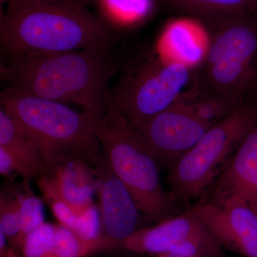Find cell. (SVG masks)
Masks as SVG:
<instances>
[{
    "label": "cell",
    "instance_id": "30bf717a",
    "mask_svg": "<svg viewBox=\"0 0 257 257\" xmlns=\"http://www.w3.org/2000/svg\"><path fill=\"white\" fill-rule=\"evenodd\" d=\"M98 183L101 236L112 243L114 248L121 244L137 231L140 211L128 191L102 153L93 169Z\"/></svg>",
    "mask_w": 257,
    "mask_h": 257
},
{
    "label": "cell",
    "instance_id": "9c48e42d",
    "mask_svg": "<svg viewBox=\"0 0 257 257\" xmlns=\"http://www.w3.org/2000/svg\"><path fill=\"white\" fill-rule=\"evenodd\" d=\"M221 246L243 257H257V213L239 199L199 204L189 211Z\"/></svg>",
    "mask_w": 257,
    "mask_h": 257
},
{
    "label": "cell",
    "instance_id": "9a60e30c",
    "mask_svg": "<svg viewBox=\"0 0 257 257\" xmlns=\"http://www.w3.org/2000/svg\"><path fill=\"white\" fill-rule=\"evenodd\" d=\"M171 6L196 20L229 13H257V0H170Z\"/></svg>",
    "mask_w": 257,
    "mask_h": 257
},
{
    "label": "cell",
    "instance_id": "2e32d148",
    "mask_svg": "<svg viewBox=\"0 0 257 257\" xmlns=\"http://www.w3.org/2000/svg\"><path fill=\"white\" fill-rule=\"evenodd\" d=\"M114 248L102 236L83 239L62 225L55 226L53 250L59 257H87L93 253Z\"/></svg>",
    "mask_w": 257,
    "mask_h": 257
},
{
    "label": "cell",
    "instance_id": "4fadbf2b",
    "mask_svg": "<svg viewBox=\"0 0 257 257\" xmlns=\"http://www.w3.org/2000/svg\"><path fill=\"white\" fill-rule=\"evenodd\" d=\"M84 166L64 165L53 170L50 175L37 181L40 189L50 203L60 201L79 215L93 205L92 188L86 182L83 172Z\"/></svg>",
    "mask_w": 257,
    "mask_h": 257
},
{
    "label": "cell",
    "instance_id": "44dd1931",
    "mask_svg": "<svg viewBox=\"0 0 257 257\" xmlns=\"http://www.w3.org/2000/svg\"><path fill=\"white\" fill-rule=\"evenodd\" d=\"M72 232L83 239L92 240L101 236L99 211L94 205L77 216Z\"/></svg>",
    "mask_w": 257,
    "mask_h": 257
},
{
    "label": "cell",
    "instance_id": "5b68a950",
    "mask_svg": "<svg viewBox=\"0 0 257 257\" xmlns=\"http://www.w3.org/2000/svg\"><path fill=\"white\" fill-rule=\"evenodd\" d=\"M97 138L103 155L140 212L152 220L168 219L172 202L161 182L160 163L133 126L108 107L99 119Z\"/></svg>",
    "mask_w": 257,
    "mask_h": 257
},
{
    "label": "cell",
    "instance_id": "8fae6325",
    "mask_svg": "<svg viewBox=\"0 0 257 257\" xmlns=\"http://www.w3.org/2000/svg\"><path fill=\"white\" fill-rule=\"evenodd\" d=\"M213 198L214 203L239 199L257 213V122L218 177Z\"/></svg>",
    "mask_w": 257,
    "mask_h": 257
},
{
    "label": "cell",
    "instance_id": "ac0fdd59",
    "mask_svg": "<svg viewBox=\"0 0 257 257\" xmlns=\"http://www.w3.org/2000/svg\"><path fill=\"white\" fill-rule=\"evenodd\" d=\"M55 226L42 223L31 232L24 241L21 255L23 257H43L53 249Z\"/></svg>",
    "mask_w": 257,
    "mask_h": 257
},
{
    "label": "cell",
    "instance_id": "52a82bcc",
    "mask_svg": "<svg viewBox=\"0 0 257 257\" xmlns=\"http://www.w3.org/2000/svg\"><path fill=\"white\" fill-rule=\"evenodd\" d=\"M188 64L152 57L143 61L107 99V108L121 114L131 126L140 124L174 105L189 82Z\"/></svg>",
    "mask_w": 257,
    "mask_h": 257
},
{
    "label": "cell",
    "instance_id": "7c38bea8",
    "mask_svg": "<svg viewBox=\"0 0 257 257\" xmlns=\"http://www.w3.org/2000/svg\"><path fill=\"white\" fill-rule=\"evenodd\" d=\"M210 236H213L202 221L188 211L182 215L166 219L156 226L137 230L121 248L131 252L160 256L170 254L185 241Z\"/></svg>",
    "mask_w": 257,
    "mask_h": 257
},
{
    "label": "cell",
    "instance_id": "6da1fadb",
    "mask_svg": "<svg viewBox=\"0 0 257 257\" xmlns=\"http://www.w3.org/2000/svg\"><path fill=\"white\" fill-rule=\"evenodd\" d=\"M105 22L73 0H11L0 21V47L10 57L107 49Z\"/></svg>",
    "mask_w": 257,
    "mask_h": 257
},
{
    "label": "cell",
    "instance_id": "7a4b0ae2",
    "mask_svg": "<svg viewBox=\"0 0 257 257\" xmlns=\"http://www.w3.org/2000/svg\"><path fill=\"white\" fill-rule=\"evenodd\" d=\"M107 49L10 57L1 68L9 87L59 102L77 104L102 116L108 86L117 69Z\"/></svg>",
    "mask_w": 257,
    "mask_h": 257
},
{
    "label": "cell",
    "instance_id": "8992f818",
    "mask_svg": "<svg viewBox=\"0 0 257 257\" xmlns=\"http://www.w3.org/2000/svg\"><path fill=\"white\" fill-rule=\"evenodd\" d=\"M256 122L257 98L243 101L212 125L170 169L169 182L174 195L185 200L199 197Z\"/></svg>",
    "mask_w": 257,
    "mask_h": 257
},
{
    "label": "cell",
    "instance_id": "277c9868",
    "mask_svg": "<svg viewBox=\"0 0 257 257\" xmlns=\"http://www.w3.org/2000/svg\"><path fill=\"white\" fill-rule=\"evenodd\" d=\"M199 21L208 45L193 89L244 99L257 94V13L239 12Z\"/></svg>",
    "mask_w": 257,
    "mask_h": 257
},
{
    "label": "cell",
    "instance_id": "ffe728a7",
    "mask_svg": "<svg viewBox=\"0 0 257 257\" xmlns=\"http://www.w3.org/2000/svg\"><path fill=\"white\" fill-rule=\"evenodd\" d=\"M108 14L122 22H133L143 18L150 8V0H101Z\"/></svg>",
    "mask_w": 257,
    "mask_h": 257
},
{
    "label": "cell",
    "instance_id": "7402d4cb",
    "mask_svg": "<svg viewBox=\"0 0 257 257\" xmlns=\"http://www.w3.org/2000/svg\"><path fill=\"white\" fill-rule=\"evenodd\" d=\"M50 204L54 214L60 225L69 230L72 229L77 215L68 206L60 201H55L50 203Z\"/></svg>",
    "mask_w": 257,
    "mask_h": 257
},
{
    "label": "cell",
    "instance_id": "3957f363",
    "mask_svg": "<svg viewBox=\"0 0 257 257\" xmlns=\"http://www.w3.org/2000/svg\"><path fill=\"white\" fill-rule=\"evenodd\" d=\"M0 104L36 144L52 172L69 165L90 168L101 160V116L11 88L2 92Z\"/></svg>",
    "mask_w": 257,
    "mask_h": 257
},
{
    "label": "cell",
    "instance_id": "5bb4252c",
    "mask_svg": "<svg viewBox=\"0 0 257 257\" xmlns=\"http://www.w3.org/2000/svg\"><path fill=\"white\" fill-rule=\"evenodd\" d=\"M199 119L214 125L231 114L245 99L239 96L201 92H184L178 101Z\"/></svg>",
    "mask_w": 257,
    "mask_h": 257
},
{
    "label": "cell",
    "instance_id": "d6986e66",
    "mask_svg": "<svg viewBox=\"0 0 257 257\" xmlns=\"http://www.w3.org/2000/svg\"><path fill=\"white\" fill-rule=\"evenodd\" d=\"M24 241L29 233L44 223V207L41 199L31 191L18 192Z\"/></svg>",
    "mask_w": 257,
    "mask_h": 257
},
{
    "label": "cell",
    "instance_id": "603a6c76",
    "mask_svg": "<svg viewBox=\"0 0 257 257\" xmlns=\"http://www.w3.org/2000/svg\"><path fill=\"white\" fill-rule=\"evenodd\" d=\"M0 257H23L10 247L2 231H0Z\"/></svg>",
    "mask_w": 257,
    "mask_h": 257
},
{
    "label": "cell",
    "instance_id": "ba28073f",
    "mask_svg": "<svg viewBox=\"0 0 257 257\" xmlns=\"http://www.w3.org/2000/svg\"><path fill=\"white\" fill-rule=\"evenodd\" d=\"M211 126L177 101L168 109L132 126L160 165L171 169Z\"/></svg>",
    "mask_w": 257,
    "mask_h": 257
},
{
    "label": "cell",
    "instance_id": "d4e9b609",
    "mask_svg": "<svg viewBox=\"0 0 257 257\" xmlns=\"http://www.w3.org/2000/svg\"><path fill=\"white\" fill-rule=\"evenodd\" d=\"M11 2V0H0V4H1V6H3V5H5V3H9Z\"/></svg>",
    "mask_w": 257,
    "mask_h": 257
},
{
    "label": "cell",
    "instance_id": "4316f807",
    "mask_svg": "<svg viewBox=\"0 0 257 257\" xmlns=\"http://www.w3.org/2000/svg\"><path fill=\"white\" fill-rule=\"evenodd\" d=\"M27 1H45V0H27Z\"/></svg>",
    "mask_w": 257,
    "mask_h": 257
},
{
    "label": "cell",
    "instance_id": "cb8c5ba5",
    "mask_svg": "<svg viewBox=\"0 0 257 257\" xmlns=\"http://www.w3.org/2000/svg\"><path fill=\"white\" fill-rule=\"evenodd\" d=\"M76 3H79L84 5V6H87V5H90L91 3H94V0H73Z\"/></svg>",
    "mask_w": 257,
    "mask_h": 257
},
{
    "label": "cell",
    "instance_id": "484cf974",
    "mask_svg": "<svg viewBox=\"0 0 257 257\" xmlns=\"http://www.w3.org/2000/svg\"><path fill=\"white\" fill-rule=\"evenodd\" d=\"M158 257H183V256H174V255H170V254H162L160 255Z\"/></svg>",
    "mask_w": 257,
    "mask_h": 257
},
{
    "label": "cell",
    "instance_id": "e0dca14e",
    "mask_svg": "<svg viewBox=\"0 0 257 257\" xmlns=\"http://www.w3.org/2000/svg\"><path fill=\"white\" fill-rule=\"evenodd\" d=\"M0 231L10 247L21 254L24 243L18 192L0 197Z\"/></svg>",
    "mask_w": 257,
    "mask_h": 257
}]
</instances>
